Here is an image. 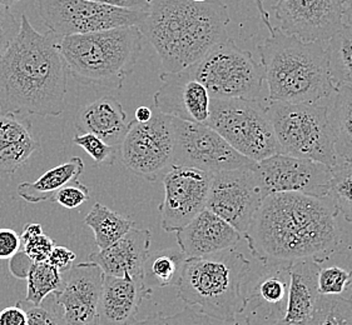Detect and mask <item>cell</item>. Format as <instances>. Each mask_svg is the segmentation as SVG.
<instances>
[{"instance_id": "obj_35", "label": "cell", "mask_w": 352, "mask_h": 325, "mask_svg": "<svg viewBox=\"0 0 352 325\" xmlns=\"http://www.w3.org/2000/svg\"><path fill=\"white\" fill-rule=\"evenodd\" d=\"M219 320L210 318L192 306H186L184 311L175 315L166 317L161 313L153 314L152 317L142 322H134L131 325H219Z\"/></svg>"}, {"instance_id": "obj_16", "label": "cell", "mask_w": 352, "mask_h": 325, "mask_svg": "<svg viewBox=\"0 0 352 325\" xmlns=\"http://www.w3.org/2000/svg\"><path fill=\"white\" fill-rule=\"evenodd\" d=\"M274 9L283 33L324 43L344 25L345 0H277Z\"/></svg>"}, {"instance_id": "obj_3", "label": "cell", "mask_w": 352, "mask_h": 325, "mask_svg": "<svg viewBox=\"0 0 352 325\" xmlns=\"http://www.w3.org/2000/svg\"><path fill=\"white\" fill-rule=\"evenodd\" d=\"M231 21L221 0H151L140 29L161 58L162 73H178L227 40Z\"/></svg>"}, {"instance_id": "obj_13", "label": "cell", "mask_w": 352, "mask_h": 325, "mask_svg": "<svg viewBox=\"0 0 352 325\" xmlns=\"http://www.w3.org/2000/svg\"><path fill=\"white\" fill-rule=\"evenodd\" d=\"M265 198L256 167L225 170L212 174L206 209L243 235Z\"/></svg>"}, {"instance_id": "obj_22", "label": "cell", "mask_w": 352, "mask_h": 325, "mask_svg": "<svg viewBox=\"0 0 352 325\" xmlns=\"http://www.w3.org/2000/svg\"><path fill=\"white\" fill-rule=\"evenodd\" d=\"M151 232L133 226L111 247L93 252L89 263L97 264L106 276L143 278V264L148 255Z\"/></svg>"}, {"instance_id": "obj_40", "label": "cell", "mask_w": 352, "mask_h": 325, "mask_svg": "<svg viewBox=\"0 0 352 325\" xmlns=\"http://www.w3.org/2000/svg\"><path fill=\"white\" fill-rule=\"evenodd\" d=\"M19 28L21 23L16 21L9 8L0 5V59L14 42Z\"/></svg>"}, {"instance_id": "obj_31", "label": "cell", "mask_w": 352, "mask_h": 325, "mask_svg": "<svg viewBox=\"0 0 352 325\" xmlns=\"http://www.w3.org/2000/svg\"><path fill=\"white\" fill-rule=\"evenodd\" d=\"M65 279L48 262L33 263L27 276V298L32 304L39 305L50 294L63 289Z\"/></svg>"}, {"instance_id": "obj_19", "label": "cell", "mask_w": 352, "mask_h": 325, "mask_svg": "<svg viewBox=\"0 0 352 325\" xmlns=\"http://www.w3.org/2000/svg\"><path fill=\"white\" fill-rule=\"evenodd\" d=\"M177 243L187 259L204 258L234 249L242 238L227 221L204 209L176 232Z\"/></svg>"}, {"instance_id": "obj_1", "label": "cell", "mask_w": 352, "mask_h": 325, "mask_svg": "<svg viewBox=\"0 0 352 325\" xmlns=\"http://www.w3.org/2000/svg\"><path fill=\"white\" fill-rule=\"evenodd\" d=\"M338 214L330 197L271 194L262 202L242 238L266 268H289L303 261L321 263L341 243Z\"/></svg>"}, {"instance_id": "obj_50", "label": "cell", "mask_w": 352, "mask_h": 325, "mask_svg": "<svg viewBox=\"0 0 352 325\" xmlns=\"http://www.w3.org/2000/svg\"><path fill=\"white\" fill-rule=\"evenodd\" d=\"M19 1L21 0H0V5H3V7L10 8L15 5V4H18Z\"/></svg>"}, {"instance_id": "obj_48", "label": "cell", "mask_w": 352, "mask_h": 325, "mask_svg": "<svg viewBox=\"0 0 352 325\" xmlns=\"http://www.w3.org/2000/svg\"><path fill=\"white\" fill-rule=\"evenodd\" d=\"M344 19L347 25H352V0H345V14H344Z\"/></svg>"}, {"instance_id": "obj_15", "label": "cell", "mask_w": 352, "mask_h": 325, "mask_svg": "<svg viewBox=\"0 0 352 325\" xmlns=\"http://www.w3.org/2000/svg\"><path fill=\"white\" fill-rule=\"evenodd\" d=\"M256 171L266 197L278 193L329 197L332 170L321 162L278 153L257 162Z\"/></svg>"}, {"instance_id": "obj_28", "label": "cell", "mask_w": 352, "mask_h": 325, "mask_svg": "<svg viewBox=\"0 0 352 325\" xmlns=\"http://www.w3.org/2000/svg\"><path fill=\"white\" fill-rule=\"evenodd\" d=\"M329 118L336 156L352 159V88L338 86L329 106Z\"/></svg>"}, {"instance_id": "obj_17", "label": "cell", "mask_w": 352, "mask_h": 325, "mask_svg": "<svg viewBox=\"0 0 352 325\" xmlns=\"http://www.w3.org/2000/svg\"><path fill=\"white\" fill-rule=\"evenodd\" d=\"M155 92V109L179 121L206 124L211 113V97L204 85L186 71L161 73Z\"/></svg>"}, {"instance_id": "obj_38", "label": "cell", "mask_w": 352, "mask_h": 325, "mask_svg": "<svg viewBox=\"0 0 352 325\" xmlns=\"http://www.w3.org/2000/svg\"><path fill=\"white\" fill-rule=\"evenodd\" d=\"M89 198V188L77 179L72 183L67 184L58 191L54 198L52 199V202L63 206L65 209H76L78 206L85 204Z\"/></svg>"}, {"instance_id": "obj_5", "label": "cell", "mask_w": 352, "mask_h": 325, "mask_svg": "<svg viewBox=\"0 0 352 325\" xmlns=\"http://www.w3.org/2000/svg\"><path fill=\"white\" fill-rule=\"evenodd\" d=\"M140 27L58 38V50L68 74L96 91H118L134 71L142 51Z\"/></svg>"}, {"instance_id": "obj_44", "label": "cell", "mask_w": 352, "mask_h": 325, "mask_svg": "<svg viewBox=\"0 0 352 325\" xmlns=\"http://www.w3.org/2000/svg\"><path fill=\"white\" fill-rule=\"evenodd\" d=\"M10 272L15 278L19 279H27L28 276L29 269L33 265V262L29 259L28 256L23 250H19L16 254L10 258Z\"/></svg>"}, {"instance_id": "obj_26", "label": "cell", "mask_w": 352, "mask_h": 325, "mask_svg": "<svg viewBox=\"0 0 352 325\" xmlns=\"http://www.w3.org/2000/svg\"><path fill=\"white\" fill-rule=\"evenodd\" d=\"M85 170V162L79 156H73L68 162L48 170L36 182H24L18 185V195L23 200L36 204L54 198L58 191L67 184L77 180Z\"/></svg>"}, {"instance_id": "obj_24", "label": "cell", "mask_w": 352, "mask_h": 325, "mask_svg": "<svg viewBox=\"0 0 352 325\" xmlns=\"http://www.w3.org/2000/svg\"><path fill=\"white\" fill-rule=\"evenodd\" d=\"M128 114L120 100L104 95L83 106L76 119L79 134L97 135L102 141L117 148L127 134Z\"/></svg>"}, {"instance_id": "obj_7", "label": "cell", "mask_w": 352, "mask_h": 325, "mask_svg": "<svg viewBox=\"0 0 352 325\" xmlns=\"http://www.w3.org/2000/svg\"><path fill=\"white\" fill-rule=\"evenodd\" d=\"M266 113L281 154L336 165L329 106L270 101Z\"/></svg>"}, {"instance_id": "obj_9", "label": "cell", "mask_w": 352, "mask_h": 325, "mask_svg": "<svg viewBox=\"0 0 352 325\" xmlns=\"http://www.w3.org/2000/svg\"><path fill=\"white\" fill-rule=\"evenodd\" d=\"M207 125L252 162L280 153L266 106L258 100L211 99Z\"/></svg>"}, {"instance_id": "obj_14", "label": "cell", "mask_w": 352, "mask_h": 325, "mask_svg": "<svg viewBox=\"0 0 352 325\" xmlns=\"http://www.w3.org/2000/svg\"><path fill=\"white\" fill-rule=\"evenodd\" d=\"M162 179L161 226L167 233H176L206 209L212 174L190 167H173Z\"/></svg>"}, {"instance_id": "obj_21", "label": "cell", "mask_w": 352, "mask_h": 325, "mask_svg": "<svg viewBox=\"0 0 352 325\" xmlns=\"http://www.w3.org/2000/svg\"><path fill=\"white\" fill-rule=\"evenodd\" d=\"M152 289L143 278L103 276L96 325H131L135 322L142 302Z\"/></svg>"}, {"instance_id": "obj_8", "label": "cell", "mask_w": 352, "mask_h": 325, "mask_svg": "<svg viewBox=\"0 0 352 325\" xmlns=\"http://www.w3.org/2000/svg\"><path fill=\"white\" fill-rule=\"evenodd\" d=\"M184 71L204 85L211 99L258 100L265 83L262 65L230 38Z\"/></svg>"}, {"instance_id": "obj_23", "label": "cell", "mask_w": 352, "mask_h": 325, "mask_svg": "<svg viewBox=\"0 0 352 325\" xmlns=\"http://www.w3.org/2000/svg\"><path fill=\"white\" fill-rule=\"evenodd\" d=\"M320 264L316 261H303L289 267L287 306L278 325H310L314 320L321 297L317 290Z\"/></svg>"}, {"instance_id": "obj_18", "label": "cell", "mask_w": 352, "mask_h": 325, "mask_svg": "<svg viewBox=\"0 0 352 325\" xmlns=\"http://www.w3.org/2000/svg\"><path fill=\"white\" fill-rule=\"evenodd\" d=\"M103 276L102 269L94 263L72 267L63 289L56 294L68 324L96 325Z\"/></svg>"}, {"instance_id": "obj_33", "label": "cell", "mask_w": 352, "mask_h": 325, "mask_svg": "<svg viewBox=\"0 0 352 325\" xmlns=\"http://www.w3.org/2000/svg\"><path fill=\"white\" fill-rule=\"evenodd\" d=\"M310 325H352V302L342 297H320Z\"/></svg>"}, {"instance_id": "obj_29", "label": "cell", "mask_w": 352, "mask_h": 325, "mask_svg": "<svg viewBox=\"0 0 352 325\" xmlns=\"http://www.w3.org/2000/svg\"><path fill=\"white\" fill-rule=\"evenodd\" d=\"M85 223L92 229L99 250L111 247L134 226L129 218L100 203L93 205L91 212L85 217Z\"/></svg>"}, {"instance_id": "obj_37", "label": "cell", "mask_w": 352, "mask_h": 325, "mask_svg": "<svg viewBox=\"0 0 352 325\" xmlns=\"http://www.w3.org/2000/svg\"><path fill=\"white\" fill-rule=\"evenodd\" d=\"M73 143L85 149L92 158L96 165L99 167L102 164L112 165L117 158V148L108 145L104 141H102L97 135L79 134L73 138Z\"/></svg>"}, {"instance_id": "obj_51", "label": "cell", "mask_w": 352, "mask_h": 325, "mask_svg": "<svg viewBox=\"0 0 352 325\" xmlns=\"http://www.w3.org/2000/svg\"><path fill=\"white\" fill-rule=\"evenodd\" d=\"M219 325H245V323L242 322V320H236V322H232V323H222V322H219Z\"/></svg>"}, {"instance_id": "obj_6", "label": "cell", "mask_w": 352, "mask_h": 325, "mask_svg": "<svg viewBox=\"0 0 352 325\" xmlns=\"http://www.w3.org/2000/svg\"><path fill=\"white\" fill-rule=\"evenodd\" d=\"M251 262L236 249L204 258L186 259L178 297L186 304L222 323L240 318Z\"/></svg>"}, {"instance_id": "obj_11", "label": "cell", "mask_w": 352, "mask_h": 325, "mask_svg": "<svg viewBox=\"0 0 352 325\" xmlns=\"http://www.w3.org/2000/svg\"><path fill=\"white\" fill-rule=\"evenodd\" d=\"M120 158L128 169L148 182L164 177L173 168L175 118L155 109L147 123L129 121Z\"/></svg>"}, {"instance_id": "obj_32", "label": "cell", "mask_w": 352, "mask_h": 325, "mask_svg": "<svg viewBox=\"0 0 352 325\" xmlns=\"http://www.w3.org/2000/svg\"><path fill=\"white\" fill-rule=\"evenodd\" d=\"M332 180L329 197L338 206L346 221L352 223V159L338 158L336 165L331 168Z\"/></svg>"}, {"instance_id": "obj_49", "label": "cell", "mask_w": 352, "mask_h": 325, "mask_svg": "<svg viewBox=\"0 0 352 325\" xmlns=\"http://www.w3.org/2000/svg\"><path fill=\"white\" fill-rule=\"evenodd\" d=\"M342 298H345L347 300H351L352 302V273L351 278H350V282L347 284V287H346L345 291L342 293Z\"/></svg>"}, {"instance_id": "obj_47", "label": "cell", "mask_w": 352, "mask_h": 325, "mask_svg": "<svg viewBox=\"0 0 352 325\" xmlns=\"http://www.w3.org/2000/svg\"><path fill=\"white\" fill-rule=\"evenodd\" d=\"M134 121H138V123H147V121L152 119L153 117V110L148 108V106H142L140 108L135 109V113H134Z\"/></svg>"}, {"instance_id": "obj_2", "label": "cell", "mask_w": 352, "mask_h": 325, "mask_svg": "<svg viewBox=\"0 0 352 325\" xmlns=\"http://www.w3.org/2000/svg\"><path fill=\"white\" fill-rule=\"evenodd\" d=\"M58 38L36 32L25 14L0 59V113L59 117L65 109L68 71Z\"/></svg>"}, {"instance_id": "obj_36", "label": "cell", "mask_w": 352, "mask_h": 325, "mask_svg": "<svg viewBox=\"0 0 352 325\" xmlns=\"http://www.w3.org/2000/svg\"><path fill=\"white\" fill-rule=\"evenodd\" d=\"M351 273L340 267L321 268L317 276V290L322 297H341L350 282Z\"/></svg>"}, {"instance_id": "obj_43", "label": "cell", "mask_w": 352, "mask_h": 325, "mask_svg": "<svg viewBox=\"0 0 352 325\" xmlns=\"http://www.w3.org/2000/svg\"><path fill=\"white\" fill-rule=\"evenodd\" d=\"M0 325H28L27 313L21 305L8 306L0 311Z\"/></svg>"}, {"instance_id": "obj_30", "label": "cell", "mask_w": 352, "mask_h": 325, "mask_svg": "<svg viewBox=\"0 0 352 325\" xmlns=\"http://www.w3.org/2000/svg\"><path fill=\"white\" fill-rule=\"evenodd\" d=\"M326 51L333 84L352 88V25L344 24L327 42Z\"/></svg>"}, {"instance_id": "obj_12", "label": "cell", "mask_w": 352, "mask_h": 325, "mask_svg": "<svg viewBox=\"0 0 352 325\" xmlns=\"http://www.w3.org/2000/svg\"><path fill=\"white\" fill-rule=\"evenodd\" d=\"M257 162L241 156L206 124L175 118L173 167H190L207 173L254 168Z\"/></svg>"}, {"instance_id": "obj_10", "label": "cell", "mask_w": 352, "mask_h": 325, "mask_svg": "<svg viewBox=\"0 0 352 325\" xmlns=\"http://www.w3.org/2000/svg\"><path fill=\"white\" fill-rule=\"evenodd\" d=\"M38 13L56 38L92 34L123 27H140L146 12L100 4L92 0H39Z\"/></svg>"}, {"instance_id": "obj_4", "label": "cell", "mask_w": 352, "mask_h": 325, "mask_svg": "<svg viewBox=\"0 0 352 325\" xmlns=\"http://www.w3.org/2000/svg\"><path fill=\"white\" fill-rule=\"evenodd\" d=\"M268 36L258 47L270 101L330 106L333 84L327 51L320 42H303L272 25L263 0H254Z\"/></svg>"}, {"instance_id": "obj_46", "label": "cell", "mask_w": 352, "mask_h": 325, "mask_svg": "<svg viewBox=\"0 0 352 325\" xmlns=\"http://www.w3.org/2000/svg\"><path fill=\"white\" fill-rule=\"evenodd\" d=\"M43 233H44V232H43L42 224H38V223H27L25 226H23V230H21V241H28L30 238H34L36 235H41V234Z\"/></svg>"}, {"instance_id": "obj_42", "label": "cell", "mask_w": 352, "mask_h": 325, "mask_svg": "<svg viewBox=\"0 0 352 325\" xmlns=\"http://www.w3.org/2000/svg\"><path fill=\"white\" fill-rule=\"evenodd\" d=\"M76 258L77 255L74 252H72L71 249L63 245H56L53 248L47 262L50 263L52 267H54L59 273L63 274L65 272L71 270Z\"/></svg>"}, {"instance_id": "obj_34", "label": "cell", "mask_w": 352, "mask_h": 325, "mask_svg": "<svg viewBox=\"0 0 352 325\" xmlns=\"http://www.w3.org/2000/svg\"><path fill=\"white\" fill-rule=\"evenodd\" d=\"M18 305L27 313L28 325H69L64 318L63 309L56 302V294H50L39 305L19 300Z\"/></svg>"}, {"instance_id": "obj_25", "label": "cell", "mask_w": 352, "mask_h": 325, "mask_svg": "<svg viewBox=\"0 0 352 325\" xmlns=\"http://www.w3.org/2000/svg\"><path fill=\"white\" fill-rule=\"evenodd\" d=\"M39 148L25 115L0 113V174H14Z\"/></svg>"}, {"instance_id": "obj_41", "label": "cell", "mask_w": 352, "mask_h": 325, "mask_svg": "<svg viewBox=\"0 0 352 325\" xmlns=\"http://www.w3.org/2000/svg\"><path fill=\"white\" fill-rule=\"evenodd\" d=\"M21 247V234L9 228L0 229V261L13 258Z\"/></svg>"}, {"instance_id": "obj_20", "label": "cell", "mask_w": 352, "mask_h": 325, "mask_svg": "<svg viewBox=\"0 0 352 325\" xmlns=\"http://www.w3.org/2000/svg\"><path fill=\"white\" fill-rule=\"evenodd\" d=\"M289 284V268L271 267L261 274L254 289L246 296L241 314L245 325L280 324L287 306Z\"/></svg>"}, {"instance_id": "obj_39", "label": "cell", "mask_w": 352, "mask_h": 325, "mask_svg": "<svg viewBox=\"0 0 352 325\" xmlns=\"http://www.w3.org/2000/svg\"><path fill=\"white\" fill-rule=\"evenodd\" d=\"M23 252L33 263L47 262L56 243L47 234L36 235L28 241H21Z\"/></svg>"}, {"instance_id": "obj_27", "label": "cell", "mask_w": 352, "mask_h": 325, "mask_svg": "<svg viewBox=\"0 0 352 325\" xmlns=\"http://www.w3.org/2000/svg\"><path fill=\"white\" fill-rule=\"evenodd\" d=\"M186 259L179 248H168L148 253L143 264V282L146 287L166 288L177 285Z\"/></svg>"}, {"instance_id": "obj_52", "label": "cell", "mask_w": 352, "mask_h": 325, "mask_svg": "<svg viewBox=\"0 0 352 325\" xmlns=\"http://www.w3.org/2000/svg\"><path fill=\"white\" fill-rule=\"evenodd\" d=\"M193 3H204V1H208V0H190Z\"/></svg>"}, {"instance_id": "obj_45", "label": "cell", "mask_w": 352, "mask_h": 325, "mask_svg": "<svg viewBox=\"0 0 352 325\" xmlns=\"http://www.w3.org/2000/svg\"><path fill=\"white\" fill-rule=\"evenodd\" d=\"M100 4L112 5L116 8H123V9H132V10H148L151 0H92Z\"/></svg>"}]
</instances>
